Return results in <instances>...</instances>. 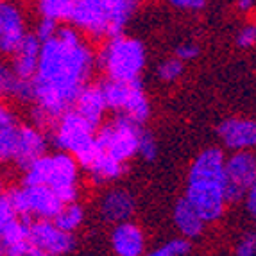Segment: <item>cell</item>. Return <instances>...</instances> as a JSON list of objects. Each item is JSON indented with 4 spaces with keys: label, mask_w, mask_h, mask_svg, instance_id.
I'll return each instance as SVG.
<instances>
[{
    "label": "cell",
    "mask_w": 256,
    "mask_h": 256,
    "mask_svg": "<svg viewBox=\"0 0 256 256\" xmlns=\"http://www.w3.org/2000/svg\"><path fill=\"white\" fill-rule=\"evenodd\" d=\"M94 66V54L84 43L66 45L52 38L42 43L38 70L32 79L34 102L50 120L70 111L86 86Z\"/></svg>",
    "instance_id": "1"
},
{
    "label": "cell",
    "mask_w": 256,
    "mask_h": 256,
    "mask_svg": "<svg viewBox=\"0 0 256 256\" xmlns=\"http://www.w3.org/2000/svg\"><path fill=\"white\" fill-rule=\"evenodd\" d=\"M226 158L220 149H206L190 166L186 199L204 222L217 220L226 206Z\"/></svg>",
    "instance_id": "2"
},
{
    "label": "cell",
    "mask_w": 256,
    "mask_h": 256,
    "mask_svg": "<svg viewBox=\"0 0 256 256\" xmlns=\"http://www.w3.org/2000/svg\"><path fill=\"white\" fill-rule=\"evenodd\" d=\"M136 2L131 0H74L68 22L74 29L94 36H122L124 26L134 13Z\"/></svg>",
    "instance_id": "3"
},
{
    "label": "cell",
    "mask_w": 256,
    "mask_h": 256,
    "mask_svg": "<svg viewBox=\"0 0 256 256\" xmlns=\"http://www.w3.org/2000/svg\"><path fill=\"white\" fill-rule=\"evenodd\" d=\"M54 144L60 147L61 152L74 156L77 165L84 168H88L102 152L95 140V129L74 110L58 118L54 126Z\"/></svg>",
    "instance_id": "4"
},
{
    "label": "cell",
    "mask_w": 256,
    "mask_h": 256,
    "mask_svg": "<svg viewBox=\"0 0 256 256\" xmlns=\"http://www.w3.org/2000/svg\"><path fill=\"white\" fill-rule=\"evenodd\" d=\"M98 64L106 70L110 81H138V76L146 64V48L138 40L116 36L102 48L98 56Z\"/></svg>",
    "instance_id": "5"
},
{
    "label": "cell",
    "mask_w": 256,
    "mask_h": 256,
    "mask_svg": "<svg viewBox=\"0 0 256 256\" xmlns=\"http://www.w3.org/2000/svg\"><path fill=\"white\" fill-rule=\"evenodd\" d=\"M106 108L118 111V116H124L129 122L140 128L149 116V100H147L140 81L120 82L106 81L100 84Z\"/></svg>",
    "instance_id": "6"
},
{
    "label": "cell",
    "mask_w": 256,
    "mask_h": 256,
    "mask_svg": "<svg viewBox=\"0 0 256 256\" xmlns=\"http://www.w3.org/2000/svg\"><path fill=\"white\" fill-rule=\"evenodd\" d=\"M18 218L27 222L52 220L63 208V202L47 186H20L8 192Z\"/></svg>",
    "instance_id": "7"
},
{
    "label": "cell",
    "mask_w": 256,
    "mask_h": 256,
    "mask_svg": "<svg viewBox=\"0 0 256 256\" xmlns=\"http://www.w3.org/2000/svg\"><path fill=\"white\" fill-rule=\"evenodd\" d=\"M140 132L142 129L136 124L124 116H116V120L100 126L98 131H95V140L104 152L124 163L138 152Z\"/></svg>",
    "instance_id": "8"
},
{
    "label": "cell",
    "mask_w": 256,
    "mask_h": 256,
    "mask_svg": "<svg viewBox=\"0 0 256 256\" xmlns=\"http://www.w3.org/2000/svg\"><path fill=\"white\" fill-rule=\"evenodd\" d=\"M226 202H236L246 197L256 180V156L249 150L231 154L224 163Z\"/></svg>",
    "instance_id": "9"
},
{
    "label": "cell",
    "mask_w": 256,
    "mask_h": 256,
    "mask_svg": "<svg viewBox=\"0 0 256 256\" xmlns=\"http://www.w3.org/2000/svg\"><path fill=\"white\" fill-rule=\"evenodd\" d=\"M77 165L76 158L66 152H56L50 156V170H48L47 184L58 196L63 204H72L77 197Z\"/></svg>",
    "instance_id": "10"
},
{
    "label": "cell",
    "mask_w": 256,
    "mask_h": 256,
    "mask_svg": "<svg viewBox=\"0 0 256 256\" xmlns=\"http://www.w3.org/2000/svg\"><path fill=\"white\" fill-rule=\"evenodd\" d=\"M29 240L36 251L45 252L47 256H63L76 246L74 236L56 228L52 220L29 222Z\"/></svg>",
    "instance_id": "11"
},
{
    "label": "cell",
    "mask_w": 256,
    "mask_h": 256,
    "mask_svg": "<svg viewBox=\"0 0 256 256\" xmlns=\"http://www.w3.org/2000/svg\"><path fill=\"white\" fill-rule=\"evenodd\" d=\"M22 11L9 2H0V52L13 56L26 38Z\"/></svg>",
    "instance_id": "12"
},
{
    "label": "cell",
    "mask_w": 256,
    "mask_h": 256,
    "mask_svg": "<svg viewBox=\"0 0 256 256\" xmlns=\"http://www.w3.org/2000/svg\"><path fill=\"white\" fill-rule=\"evenodd\" d=\"M47 140L40 129L32 126H20L18 128V146L13 162L26 172L34 162L45 156Z\"/></svg>",
    "instance_id": "13"
},
{
    "label": "cell",
    "mask_w": 256,
    "mask_h": 256,
    "mask_svg": "<svg viewBox=\"0 0 256 256\" xmlns=\"http://www.w3.org/2000/svg\"><path fill=\"white\" fill-rule=\"evenodd\" d=\"M217 132L224 146L235 149L236 152L256 147V120L228 118L218 126Z\"/></svg>",
    "instance_id": "14"
},
{
    "label": "cell",
    "mask_w": 256,
    "mask_h": 256,
    "mask_svg": "<svg viewBox=\"0 0 256 256\" xmlns=\"http://www.w3.org/2000/svg\"><path fill=\"white\" fill-rule=\"evenodd\" d=\"M40 50H42V43L34 34H26L24 42L20 43V47L13 54V61H11V70L18 79L24 81H32L38 70V61H40Z\"/></svg>",
    "instance_id": "15"
},
{
    "label": "cell",
    "mask_w": 256,
    "mask_h": 256,
    "mask_svg": "<svg viewBox=\"0 0 256 256\" xmlns=\"http://www.w3.org/2000/svg\"><path fill=\"white\" fill-rule=\"evenodd\" d=\"M72 110L79 116H82L94 129L100 128L104 111H106V100H104L100 84H86L79 97L76 98Z\"/></svg>",
    "instance_id": "16"
},
{
    "label": "cell",
    "mask_w": 256,
    "mask_h": 256,
    "mask_svg": "<svg viewBox=\"0 0 256 256\" xmlns=\"http://www.w3.org/2000/svg\"><path fill=\"white\" fill-rule=\"evenodd\" d=\"M111 244L116 256H142L144 252V233L132 222L116 224L111 235Z\"/></svg>",
    "instance_id": "17"
},
{
    "label": "cell",
    "mask_w": 256,
    "mask_h": 256,
    "mask_svg": "<svg viewBox=\"0 0 256 256\" xmlns=\"http://www.w3.org/2000/svg\"><path fill=\"white\" fill-rule=\"evenodd\" d=\"M132 212H134V199L126 190H110L102 197L100 214L106 220L122 224V222H128Z\"/></svg>",
    "instance_id": "18"
},
{
    "label": "cell",
    "mask_w": 256,
    "mask_h": 256,
    "mask_svg": "<svg viewBox=\"0 0 256 256\" xmlns=\"http://www.w3.org/2000/svg\"><path fill=\"white\" fill-rule=\"evenodd\" d=\"M174 222L178 230L181 231L183 238H196L204 230V220L199 217L194 206L186 199H180L174 206Z\"/></svg>",
    "instance_id": "19"
},
{
    "label": "cell",
    "mask_w": 256,
    "mask_h": 256,
    "mask_svg": "<svg viewBox=\"0 0 256 256\" xmlns=\"http://www.w3.org/2000/svg\"><path fill=\"white\" fill-rule=\"evenodd\" d=\"M86 170H90V174L94 176V180L97 183H102V181H111L120 178L122 172H124V163L102 150Z\"/></svg>",
    "instance_id": "20"
},
{
    "label": "cell",
    "mask_w": 256,
    "mask_h": 256,
    "mask_svg": "<svg viewBox=\"0 0 256 256\" xmlns=\"http://www.w3.org/2000/svg\"><path fill=\"white\" fill-rule=\"evenodd\" d=\"M82 218H84L82 208L79 204H76V202H72V204H64L60 210V214L52 218V222H54L56 228H60L61 231L72 235L74 231L81 226Z\"/></svg>",
    "instance_id": "21"
},
{
    "label": "cell",
    "mask_w": 256,
    "mask_h": 256,
    "mask_svg": "<svg viewBox=\"0 0 256 256\" xmlns=\"http://www.w3.org/2000/svg\"><path fill=\"white\" fill-rule=\"evenodd\" d=\"M74 8V0H42L38 4V11L42 18L52 22H68Z\"/></svg>",
    "instance_id": "22"
},
{
    "label": "cell",
    "mask_w": 256,
    "mask_h": 256,
    "mask_svg": "<svg viewBox=\"0 0 256 256\" xmlns=\"http://www.w3.org/2000/svg\"><path fill=\"white\" fill-rule=\"evenodd\" d=\"M48 170H50V156L45 154L24 172V186H45Z\"/></svg>",
    "instance_id": "23"
},
{
    "label": "cell",
    "mask_w": 256,
    "mask_h": 256,
    "mask_svg": "<svg viewBox=\"0 0 256 256\" xmlns=\"http://www.w3.org/2000/svg\"><path fill=\"white\" fill-rule=\"evenodd\" d=\"M18 128H20L18 124L11 128H0V163L14 160L18 146Z\"/></svg>",
    "instance_id": "24"
},
{
    "label": "cell",
    "mask_w": 256,
    "mask_h": 256,
    "mask_svg": "<svg viewBox=\"0 0 256 256\" xmlns=\"http://www.w3.org/2000/svg\"><path fill=\"white\" fill-rule=\"evenodd\" d=\"M6 95H11V97L18 98L22 102L34 100V86H32V81H24V79H18V77H14L11 74L8 81V88H6Z\"/></svg>",
    "instance_id": "25"
},
{
    "label": "cell",
    "mask_w": 256,
    "mask_h": 256,
    "mask_svg": "<svg viewBox=\"0 0 256 256\" xmlns=\"http://www.w3.org/2000/svg\"><path fill=\"white\" fill-rule=\"evenodd\" d=\"M192 249V244L186 238H174L163 244L162 248L152 249L147 256H184Z\"/></svg>",
    "instance_id": "26"
},
{
    "label": "cell",
    "mask_w": 256,
    "mask_h": 256,
    "mask_svg": "<svg viewBox=\"0 0 256 256\" xmlns=\"http://www.w3.org/2000/svg\"><path fill=\"white\" fill-rule=\"evenodd\" d=\"M183 74V63L180 60H176V58H170V60H165L162 64L158 66V76L160 79L163 81L170 82L176 81L178 77Z\"/></svg>",
    "instance_id": "27"
},
{
    "label": "cell",
    "mask_w": 256,
    "mask_h": 256,
    "mask_svg": "<svg viewBox=\"0 0 256 256\" xmlns=\"http://www.w3.org/2000/svg\"><path fill=\"white\" fill-rule=\"evenodd\" d=\"M138 154H142V158L146 162H152L158 154V146L156 140L152 138V134L147 131L140 132V140H138Z\"/></svg>",
    "instance_id": "28"
},
{
    "label": "cell",
    "mask_w": 256,
    "mask_h": 256,
    "mask_svg": "<svg viewBox=\"0 0 256 256\" xmlns=\"http://www.w3.org/2000/svg\"><path fill=\"white\" fill-rule=\"evenodd\" d=\"M16 218L18 215L14 212V206L11 202V199H9L8 192L0 194V230L6 228L8 224H11V222H14Z\"/></svg>",
    "instance_id": "29"
},
{
    "label": "cell",
    "mask_w": 256,
    "mask_h": 256,
    "mask_svg": "<svg viewBox=\"0 0 256 256\" xmlns=\"http://www.w3.org/2000/svg\"><path fill=\"white\" fill-rule=\"evenodd\" d=\"M58 29H60V26H58L56 22L47 20V18H42L40 24H38V27H36L34 36L40 40V43H45V42H48V40L54 38L56 32H58Z\"/></svg>",
    "instance_id": "30"
},
{
    "label": "cell",
    "mask_w": 256,
    "mask_h": 256,
    "mask_svg": "<svg viewBox=\"0 0 256 256\" xmlns=\"http://www.w3.org/2000/svg\"><path fill=\"white\" fill-rule=\"evenodd\" d=\"M236 256H256V233L244 235L236 248Z\"/></svg>",
    "instance_id": "31"
},
{
    "label": "cell",
    "mask_w": 256,
    "mask_h": 256,
    "mask_svg": "<svg viewBox=\"0 0 256 256\" xmlns=\"http://www.w3.org/2000/svg\"><path fill=\"white\" fill-rule=\"evenodd\" d=\"M197 56H199V47L194 43H183L176 48V60H180L181 63L188 60H196Z\"/></svg>",
    "instance_id": "32"
},
{
    "label": "cell",
    "mask_w": 256,
    "mask_h": 256,
    "mask_svg": "<svg viewBox=\"0 0 256 256\" xmlns=\"http://www.w3.org/2000/svg\"><path fill=\"white\" fill-rule=\"evenodd\" d=\"M240 47H252L256 43V26L254 24H249L238 32V38H236Z\"/></svg>",
    "instance_id": "33"
},
{
    "label": "cell",
    "mask_w": 256,
    "mask_h": 256,
    "mask_svg": "<svg viewBox=\"0 0 256 256\" xmlns=\"http://www.w3.org/2000/svg\"><path fill=\"white\" fill-rule=\"evenodd\" d=\"M16 124L18 122L14 113L0 100V128H11V126H16Z\"/></svg>",
    "instance_id": "34"
},
{
    "label": "cell",
    "mask_w": 256,
    "mask_h": 256,
    "mask_svg": "<svg viewBox=\"0 0 256 256\" xmlns=\"http://www.w3.org/2000/svg\"><path fill=\"white\" fill-rule=\"evenodd\" d=\"M246 208L256 218V180L251 184V188L248 190V194H246Z\"/></svg>",
    "instance_id": "35"
},
{
    "label": "cell",
    "mask_w": 256,
    "mask_h": 256,
    "mask_svg": "<svg viewBox=\"0 0 256 256\" xmlns=\"http://www.w3.org/2000/svg\"><path fill=\"white\" fill-rule=\"evenodd\" d=\"M170 4L180 9H202L206 2L204 0H172Z\"/></svg>",
    "instance_id": "36"
},
{
    "label": "cell",
    "mask_w": 256,
    "mask_h": 256,
    "mask_svg": "<svg viewBox=\"0 0 256 256\" xmlns=\"http://www.w3.org/2000/svg\"><path fill=\"white\" fill-rule=\"evenodd\" d=\"M9 76H11V72H9V70H6V66H2V64H0V95H6V88H8Z\"/></svg>",
    "instance_id": "37"
},
{
    "label": "cell",
    "mask_w": 256,
    "mask_h": 256,
    "mask_svg": "<svg viewBox=\"0 0 256 256\" xmlns=\"http://www.w3.org/2000/svg\"><path fill=\"white\" fill-rule=\"evenodd\" d=\"M236 6H238V8L242 9V11H248V9H251L254 4H252L251 0H240V2H238Z\"/></svg>",
    "instance_id": "38"
},
{
    "label": "cell",
    "mask_w": 256,
    "mask_h": 256,
    "mask_svg": "<svg viewBox=\"0 0 256 256\" xmlns=\"http://www.w3.org/2000/svg\"><path fill=\"white\" fill-rule=\"evenodd\" d=\"M26 256H47V254H45V252H42V251H36V249H34V251H30L29 254H26Z\"/></svg>",
    "instance_id": "39"
},
{
    "label": "cell",
    "mask_w": 256,
    "mask_h": 256,
    "mask_svg": "<svg viewBox=\"0 0 256 256\" xmlns=\"http://www.w3.org/2000/svg\"><path fill=\"white\" fill-rule=\"evenodd\" d=\"M0 194H4V183H2V180H0Z\"/></svg>",
    "instance_id": "40"
}]
</instances>
